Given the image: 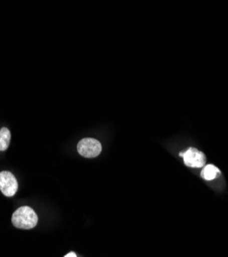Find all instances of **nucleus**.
Here are the masks:
<instances>
[{"label":"nucleus","instance_id":"obj_1","mask_svg":"<svg viewBox=\"0 0 228 257\" xmlns=\"http://www.w3.org/2000/svg\"><path fill=\"white\" fill-rule=\"evenodd\" d=\"M13 224L21 229H31L36 226L38 217L35 211L30 207H21L13 214Z\"/></svg>","mask_w":228,"mask_h":257},{"label":"nucleus","instance_id":"obj_2","mask_svg":"<svg viewBox=\"0 0 228 257\" xmlns=\"http://www.w3.org/2000/svg\"><path fill=\"white\" fill-rule=\"evenodd\" d=\"M77 152L80 156L85 158H96L102 152L101 143L93 138H85L79 141L77 144Z\"/></svg>","mask_w":228,"mask_h":257},{"label":"nucleus","instance_id":"obj_3","mask_svg":"<svg viewBox=\"0 0 228 257\" xmlns=\"http://www.w3.org/2000/svg\"><path fill=\"white\" fill-rule=\"evenodd\" d=\"M0 190L7 197H13L18 190V181L9 171L0 173Z\"/></svg>","mask_w":228,"mask_h":257},{"label":"nucleus","instance_id":"obj_4","mask_svg":"<svg viewBox=\"0 0 228 257\" xmlns=\"http://www.w3.org/2000/svg\"><path fill=\"white\" fill-rule=\"evenodd\" d=\"M180 157L183 158L185 165L190 168H201L205 163L204 155L195 148H189L185 153H181Z\"/></svg>","mask_w":228,"mask_h":257},{"label":"nucleus","instance_id":"obj_5","mask_svg":"<svg viewBox=\"0 0 228 257\" xmlns=\"http://www.w3.org/2000/svg\"><path fill=\"white\" fill-rule=\"evenodd\" d=\"M220 173V170L213 165L205 166L201 171V177L205 180H213Z\"/></svg>","mask_w":228,"mask_h":257},{"label":"nucleus","instance_id":"obj_6","mask_svg":"<svg viewBox=\"0 0 228 257\" xmlns=\"http://www.w3.org/2000/svg\"><path fill=\"white\" fill-rule=\"evenodd\" d=\"M11 142V132L8 127L0 130V152H5L9 148Z\"/></svg>","mask_w":228,"mask_h":257},{"label":"nucleus","instance_id":"obj_7","mask_svg":"<svg viewBox=\"0 0 228 257\" xmlns=\"http://www.w3.org/2000/svg\"><path fill=\"white\" fill-rule=\"evenodd\" d=\"M64 257H77L76 256V254L74 253V252H70V253H68L66 256H64Z\"/></svg>","mask_w":228,"mask_h":257}]
</instances>
